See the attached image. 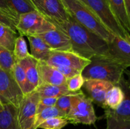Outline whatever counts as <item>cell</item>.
Masks as SVG:
<instances>
[{
	"label": "cell",
	"instance_id": "obj_1",
	"mask_svg": "<svg viewBox=\"0 0 130 129\" xmlns=\"http://www.w3.org/2000/svg\"><path fill=\"white\" fill-rule=\"evenodd\" d=\"M53 24L67 34L71 40L72 51L76 54L88 59L97 55L109 56L107 42L82 26L70 15L67 21Z\"/></svg>",
	"mask_w": 130,
	"mask_h": 129
},
{
	"label": "cell",
	"instance_id": "obj_2",
	"mask_svg": "<svg viewBox=\"0 0 130 129\" xmlns=\"http://www.w3.org/2000/svg\"><path fill=\"white\" fill-rule=\"evenodd\" d=\"M90 64L81 72L85 80H100L116 85L128 68L123 63L109 56H95L90 59Z\"/></svg>",
	"mask_w": 130,
	"mask_h": 129
},
{
	"label": "cell",
	"instance_id": "obj_3",
	"mask_svg": "<svg viewBox=\"0 0 130 129\" xmlns=\"http://www.w3.org/2000/svg\"><path fill=\"white\" fill-rule=\"evenodd\" d=\"M69 15L76 22L107 42L112 40L114 35L110 33L96 14L81 0H62Z\"/></svg>",
	"mask_w": 130,
	"mask_h": 129
},
{
	"label": "cell",
	"instance_id": "obj_4",
	"mask_svg": "<svg viewBox=\"0 0 130 129\" xmlns=\"http://www.w3.org/2000/svg\"><path fill=\"white\" fill-rule=\"evenodd\" d=\"M66 117L72 124L92 125L97 120L93 102L83 91L72 95L71 108Z\"/></svg>",
	"mask_w": 130,
	"mask_h": 129
},
{
	"label": "cell",
	"instance_id": "obj_5",
	"mask_svg": "<svg viewBox=\"0 0 130 129\" xmlns=\"http://www.w3.org/2000/svg\"><path fill=\"white\" fill-rule=\"evenodd\" d=\"M96 14L103 25L114 35L124 39H129L130 34L119 24L107 0H81Z\"/></svg>",
	"mask_w": 130,
	"mask_h": 129
},
{
	"label": "cell",
	"instance_id": "obj_6",
	"mask_svg": "<svg viewBox=\"0 0 130 129\" xmlns=\"http://www.w3.org/2000/svg\"><path fill=\"white\" fill-rule=\"evenodd\" d=\"M53 24L37 11L19 15L16 30L22 36H39L44 32L55 29Z\"/></svg>",
	"mask_w": 130,
	"mask_h": 129
},
{
	"label": "cell",
	"instance_id": "obj_7",
	"mask_svg": "<svg viewBox=\"0 0 130 129\" xmlns=\"http://www.w3.org/2000/svg\"><path fill=\"white\" fill-rule=\"evenodd\" d=\"M24 94L11 72L0 68V100L3 104H11L18 108Z\"/></svg>",
	"mask_w": 130,
	"mask_h": 129
},
{
	"label": "cell",
	"instance_id": "obj_8",
	"mask_svg": "<svg viewBox=\"0 0 130 129\" xmlns=\"http://www.w3.org/2000/svg\"><path fill=\"white\" fill-rule=\"evenodd\" d=\"M40 96L37 91L24 95L17 108V120L20 129H33Z\"/></svg>",
	"mask_w": 130,
	"mask_h": 129
},
{
	"label": "cell",
	"instance_id": "obj_9",
	"mask_svg": "<svg viewBox=\"0 0 130 129\" xmlns=\"http://www.w3.org/2000/svg\"><path fill=\"white\" fill-rule=\"evenodd\" d=\"M36 10L52 24L66 22L69 17L62 0H30Z\"/></svg>",
	"mask_w": 130,
	"mask_h": 129
},
{
	"label": "cell",
	"instance_id": "obj_10",
	"mask_svg": "<svg viewBox=\"0 0 130 129\" xmlns=\"http://www.w3.org/2000/svg\"><path fill=\"white\" fill-rule=\"evenodd\" d=\"M46 62L48 64L55 66H63L79 70H83L90 63V59L81 56L72 51H52L48 59Z\"/></svg>",
	"mask_w": 130,
	"mask_h": 129
},
{
	"label": "cell",
	"instance_id": "obj_11",
	"mask_svg": "<svg viewBox=\"0 0 130 129\" xmlns=\"http://www.w3.org/2000/svg\"><path fill=\"white\" fill-rule=\"evenodd\" d=\"M114 85L107 81L96 79L85 80L83 89L93 102L104 108L105 97L109 90Z\"/></svg>",
	"mask_w": 130,
	"mask_h": 129
},
{
	"label": "cell",
	"instance_id": "obj_12",
	"mask_svg": "<svg viewBox=\"0 0 130 129\" xmlns=\"http://www.w3.org/2000/svg\"><path fill=\"white\" fill-rule=\"evenodd\" d=\"M108 44V55L123 63L127 68L130 66V40L114 35Z\"/></svg>",
	"mask_w": 130,
	"mask_h": 129
},
{
	"label": "cell",
	"instance_id": "obj_13",
	"mask_svg": "<svg viewBox=\"0 0 130 129\" xmlns=\"http://www.w3.org/2000/svg\"><path fill=\"white\" fill-rule=\"evenodd\" d=\"M53 51H72L71 40L66 34L57 29L44 32L39 36Z\"/></svg>",
	"mask_w": 130,
	"mask_h": 129
},
{
	"label": "cell",
	"instance_id": "obj_14",
	"mask_svg": "<svg viewBox=\"0 0 130 129\" xmlns=\"http://www.w3.org/2000/svg\"><path fill=\"white\" fill-rule=\"evenodd\" d=\"M119 85L122 89L124 94V97L123 102L115 110L106 109L105 110V116H111L116 118L120 120L130 121V87L128 81L124 79V77H122L118 83Z\"/></svg>",
	"mask_w": 130,
	"mask_h": 129
},
{
	"label": "cell",
	"instance_id": "obj_15",
	"mask_svg": "<svg viewBox=\"0 0 130 129\" xmlns=\"http://www.w3.org/2000/svg\"><path fill=\"white\" fill-rule=\"evenodd\" d=\"M38 70L41 84L66 85L67 79L66 77L54 67L46 62L38 61Z\"/></svg>",
	"mask_w": 130,
	"mask_h": 129
},
{
	"label": "cell",
	"instance_id": "obj_16",
	"mask_svg": "<svg viewBox=\"0 0 130 129\" xmlns=\"http://www.w3.org/2000/svg\"><path fill=\"white\" fill-rule=\"evenodd\" d=\"M19 62L25 71L27 80L32 91L36 90L41 84L38 70V60L29 54L25 59Z\"/></svg>",
	"mask_w": 130,
	"mask_h": 129
},
{
	"label": "cell",
	"instance_id": "obj_17",
	"mask_svg": "<svg viewBox=\"0 0 130 129\" xmlns=\"http://www.w3.org/2000/svg\"><path fill=\"white\" fill-rule=\"evenodd\" d=\"M30 45V54L38 61H46L52 52L49 46L38 36H27Z\"/></svg>",
	"mask_w": 130,
	"mask_h": 129
},
{
	"label": "cell",
	"instance_id": "obj_18",
	"mask_svg": "<svg viewBox=\"0 0 130 129\" xmlns=\"http://www.w3.org/2000/svg\"><path fill=\"white\" fill-rule=\"evenodd\" d=\"M0 129H20L17 120V108L6 104L0 109Z\"/></svg>",
	"mask_w": 130,
	"mask_h": 129
},
{
	"label": "cell",
	"instance_id": "obj_19",
	"mask_svg": "<svg viewBox=\"0 0 130 129\" xmlns=\"http://www.w3.org/2000/svg\"><path fill=\"white\" fill-rule=\"evenodd\" d=\"M107 1L121 25L130 34V16L127 13L124 0H107Z\"/></svg>",
	"mask_w": 130,
	"mask_h": 129
},
{
	"label": "cell",
	"instance_id": "obj_20",
	"mask_svg": "<svg viewBox=\"0 0 130 129\" xmlns=\"http://www.w3.org/2000/svg\"><path fill=\"white\" fill-rule=\"evenodd\" d=\"M35 91H37V92L39 93L40 97H59L64 95L77 94L82 91L81 90L78 92H71L67 89L66 85H55L50 84H41Z\"/></svg>",
	"mask_w": 130,
	"mask_h": 129
},
{
	"label": "cell",
	"instance_id": "obj_21",
	"mask_svg": "<svg viewBox=\"0 0 130 129\" xmlns=\"http://www.w3.org/2000/svg\"><path fill=\"white\" fill-rule=\"evenodd\" d=\"M124 94L119 85H114L107 92L105 97L104 108L115 110L123 102Z\"/></svg>",
	"mask_w": 130,
	"mask_h": 129
},
{
	"label": "cell",
	"instance_id": "obj_22",
	"mask_svg": "<svg viewBox=\"0 0 130 129\" xmlns=\"http://www.w3.org/2000/svg\"><path fill=\"white\" fill-rule=\"evenodd\" d=\"M11 73H12L15 81L20 87L22 92L24 94V96L32 92L27 80L25 71L19 61H15V63L13 66Z\"/></svg>",
	"mask_w": 130,
	"mask_h": 129
},
{
	"label": "cell",
	"instance_id": "obj_23",
	"mask_svg": "<svg viewBox=\"0 0 130 129\" xmlns=\"http://www.w3.org/2000/svg\"><path fill=\"white\" fill-rule=\"evenodd\" d=\"M17 34V30L0 24V46L13 52Z\"/></svg>",
	"mask_w": 130,
	"mask_h": 129
},
{
	"label": "cell",
	"instance_id": "obj_24",
	"mask_svg": "<svg viewBox=\"0 0 130 129\" xmlns=\"http://www.w3.org/2000/svg\"><path fill=\"white\" fill-rule=\"evenodd\" d=\"M10 10L19 18V15L36 11L30 0H5Z\"/></svg>",
	"mask_w": 130,
	"mask_h": 129
},
{
	"label": "cell",
	"instance_id": "obj_25",
	"mask_svg": "<svg viewBox=\"0 0 130 129\" xmlns=\"http://www.w3.org/2000/svg\"><path fill=\"white\" fill-rule=\"evenodd\" d=\"M57 116L66 117V115L55 106L44 109L36 114L33 129L38 128V126L45 120L53 117H57Z\"/></svg>",
	"mask_w": 130,
	"mask_h": 129
},
{
	"label": "cell",
	"instance_id": "obj_26",
	"mask_svg": "<svg viewBox=\"0 0 130 129\" xmlns=\"http://www.w3.org/2000/svg\"><path fill=\"white\" fill-rule=\"evenodd\" d=\"M13 54L17 61H20L25 59L30 54V53L28 52L26 41L22 35H19L15 39Z\"/></svg>",
	"mask_w": 130,
	"mask_h": 129
},
{
	"label": "cell",
	"instance_id": "obj_27",
	"mask_svg": "<svg viewBox=\"0 0 130 129\" xmlns=\"http://www.w3.org/2000/svg\"><path fill=\"white\" fill-rule=\"evenodd\" d=\"M15 62L13 52L0 46V68L7 72H11Z\"/></svg>",
	"mask_w": 130,
	"mask_h": 129
},
{
	"label": "cell",
	"instance_id": "obj_28",
	"mask_svg": "<svg viewBox=\"0 0 130 129\" xmlns=\"http://www.w3.org/2000/svg\"><path fill=\"white\" fill-rule=\"evenodd\" d=\"M69 123L66 117L57 116L48 119L38 126V128L42 129H62Z\"/></svg>",
	"mask_w": 130,
	"mask_h": 129
},
{
	"label": "cell",
	"instance_id": "obj_29",
	"mask_svg": "<svg viewBox=\"0 0 130 129\" xmlns=\"http://www.w3.org/2000/svg\"><path fill=\"white\" fill-rule=\"evenodd\" d=\"M107 120L106 129H130V121L116 118L111 116H105Z\"/></svg>",
	"mask_w": 130,
	"mask_h": 129
},
{
	"label": "cell",
	"instance_id": "obj_30",
	"mask_svg": "<svg viewBox=\"0 0 130 129\" xmlns=\"http://www.w3.org/2000/svg\"><path fill=\"white\" fill-rule=\"evenodd\" d=\"M85 79L83 77L82 74L76 75L69 78H67L66 82V86L67 89L71 92H78L81 91Z\"/></svg>",
	"mask_w": 130,
	"mask_h": 129
},
{
	"label": "cell",
	"instance_id": "obj_31",
	"mask_svg": "<svg viewBox=\"0 0 130 129\" xmlns=\"http://www.w3.org/2000/svg\"><path fill=\"white\" fill-rule=\"evenodd\" d=\"M72 95H64L57 99L55 106L65 114L66 116L71 108V100Z\"/></svg>",
	"mask_w": 130,
	"mask_h": 129
},
{
	"label": "cell",
	"instance_id": "obj_32",
	"mask_svg": "<svg viewBox=\"0 0 130 129\" xmlns=\"http://www.w3.org/2000/svg\"><path fill=\"white\" fill-rule=\"evenodd\" d=\"M58 98V97H40L39 101H38V108H37V113H39L44 109L47 108L55 106L56 102H57Z\"/></svg>",
	"mask_w": 130,
	"mask_h": 129
},
{
	"label": "cell",
	"instance_id": "obj_33",
	"mask_svg": "<svg viewBox=\"0 0 130 129\" xmlns=\"http://www.w3.org/2000/svg\"><path fill=\"white\" fill-rule=\"evenodd\" d=\"M18 20L11 17L10 15H7L0 10V24L5 26H7L8 27L11 28L13 30H16V25L17 24Z\"/></svg>",
	"mask_w": 130,
	"mask_h": 129
},
{
	"label": "cell",
	"instance_id": "obj_34",
	"mask_svg": "<svg viewBox=\"0 0 130 129\" xmlns=\"http://www.w3.org/2000/svg\"><path fill=\"white\" fill-rule=\"evenodd\" d=\"M56 69L58 70L63 76L66 78V79L69 78L76 75L81 73V71L75 68H71L69 67H63V66H55L54 67Z\"/></svg>",
	"mask_w": 130,
	"mask_h": 129
},
{
	"label": "cell",
	"instance_id": "obj_35",
	"mask_svg": "<svg viewBox=\"0 0 130 129\" xmlns=\"http://www.w3.org/2000/svg\"><path fill=\"white\" fill-rule=\"evenodd\" d=\"M0 10L3 11V12H5V13H6L7 15H10L11 17L17 19V20L19 19V18L16 16V15H15V14L10 10V8L8 6V5H6L5 0H0Z\"/></svg>",
	"mask_w": 130,
	"mask_h": 129
},
{
	"label": "cell",
	"instance_id": "obj_36",
	"mask_svg": "<svg viewBox=\"0 0 130 129\" xmlns=\"http://www.w3.org/2000/svg\"><path fill=\"white\" fill-rule=\"evenodd\" d=\"M124 4H125L126 8L128 14L130 16V0H124Z\"/></svg>",
	"mask_w": 130,
	"mask_h": 129
},
{
	"label": "cell",
	"instance_id": "obj_37",
	"mask_svg": "<svg viewBox=\"0 0 130 129\" xmlns=\"http://www.w3.org/2000/svg\"><path fill=\"white\" fill-rule=\"evenodd\" d=\"M3 106H4V104H3V103H2V102H1V100H0V109L2 108L3 107Z\"/></svg>",
	"mask_w": 130,
	"mask_h": 129
}]
</instances>
